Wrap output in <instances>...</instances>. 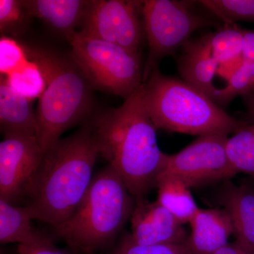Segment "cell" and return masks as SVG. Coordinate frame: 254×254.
<instances>
[{"label": "cell", "mask_w": 254, "mask_h": 254, "mask_svg": "<svg viewBox=\"0 0 254 254\" xmlns=\"http://www.w3.org/2000/svg\"><path fill=\"white\" fill-rule=\"evenodd\" d=\"M4 77L14 91L31 101L36 98L39 99L46 89V81L41 68L30 59Z\"/></svg>", "instance_id": "22"}, {"label": "cell", "mask_w": 254, "mask_h": 254, "mask_svg": "<svg viewBox=\"0 0 254 254\" xmlns=\"http://www.w3.org/2000/svg\"><path fill=\"white\" fill-rule=\"evenodd\" d=\"M135 205L121 177L108 165L95 174L74 213L53 229L75 254H93L121 232Z\"/></svg>", "instance_id": "4"}, {"label": "cell", "mask_w": 254, "mask_h": 254, "mask_svg": "<svg viewBox=\"0 0 254 254\" xmlns=\"http://www.w3.org/2000/svg\"><path fill=\"white\" fill-rule=\"evenodd\" d=\"M32 17L39 18L67 39L81 26L91 1L23 0Z\"/></svg>", "instance_id": "16"}, {"label": "cell", "mask_w": 254, "mask_h": 254, "mask_svg": "<svg viewBox=\"0 0 254 254\" xmlns=\"http://www.w3.org/2000/svg\"><path fill=\"white\" fill-rule=\"evenodd\" d=\"M109 254H193L187 244L144 246L134 243L129 234L124 235L111 253Z\"/></svg>", "instance_id": "25"}, {"label": "cell", "mask_w": 254, "mask_h": 254, "mask_svg": "<svg viewBox=\"0 0 254 254\" xmlns=\"http://www.w3.org/2000/svg\"><path fill=\"white\" fill-rule=\"evenodd\" d=\"M245 101L247 105V117L254 121V94L246 97Z\"/></svg>", "instance_id": "30"}, {"label": "cell", "mask_w": 254, "mask_h": 254, "mask_svg": "<svg viewBox=\"0 0 254 254\" xmlns=\"http://www.w3.org/2000/svg\"><path fill=\"white\" fill-rule=\"evenodd\" d=\"M32 18L23 0H0V31L3 36H21Z\"/></svg>", "instance_id": "24"}, {"label": "cell", "mask_w": 254, "mask_h": 254, "mask_svg": "<svg viewBox=\"0 0 254 254\" xmlns=\"http://www.w3.org/2000/svg\"><path fill=\"white\" fill-rule=\"evenodd\" d=\"M71 60L92 88L126 100L143 84L141 55L76 31L67 38Z\"/></svg>", "instance_id": "6"}, {"label": "cell", "mask_w": 254, "mask_h": 254, "mask_svg": "<svg viewBox=\"0 0 254 254\" xmlns=\"http://www.w3.org/2000/svg\"><path fill=\"white\" fill-rule=\"evenodd\" d=\"M142 1L92 0L81 24V33L141 55L145 36Z\"/></svg>", "instance_id": "9"}, {"label": "cell", "mask_w": 254, "mask_h": 254, "mask_svg": "<svg viewBox=\"0 0 254 254\" xmlns=\"http://www.w3.org/2000/svg\"><path fill=\"white\" fill-rule=\"evenodd\" d=\"M187 245L193 254H213L228 245L234 235L233 222L225 209H198L190 222Z\"/></svg>", "instance_id": "13"}, {"label": "cell", "mask_w": 254, "mask_h": 254, "mask_svg": "<svg viewBox=\"0 0 254 254\" xmlns=\"http://www.w3.org/2000/svg\"><path fill=\"white\" fill-rule=\"evenodd\" d=\"M228 138L218 134L198 136L179 153L166 154L160 174L178 177L190 189L229 181L238 173L227 155Z\"/></svg>", "instance_id": "8"}, {"label": "cell", "mask_w": 254, "mask_h": 254, "mask_svg": "<svg viewBox=\"0 0 254 254\" xmlns=\"http://www.w3.org/2000/svg\"><path fill=\"white\" fill-rule=\"evenodd\" d=\"M226 150L237 173L254 177V121L228 138Z\"/></svg>", "instance_id": "20"}, {"label": "cell", "mask_w": 254, "mask_h": 254, "mask_svg": "<svg viewBox=\"0 0 254 254\" xmlns=\"http://www.w3.org/2000/svg\"><path fill=\"white\" fill-rule=\"evenodd\" d=\"M44 155L36 137L4 136L0 143V199L14 204L29 194Z\"/></svg>", "instance_id": "10"}, {"label": "cell", "mask_w": 254, "mask_h": 254, "mask_svg": "<svg viewBox=\"0 0 254 254\" xmlns=\"http://www.w3.org/2000/svg\"><path fill=\"white\" fill-rule=\"evenodd\" d=\"M190 3L175 0L142 1V20L149 48L143 67V83L158 68L164 58L175 55L190 41L193 32L216 24L195 12Z\"/></svg>", "instance_id": "7"}, {"label": "cell", "mask_w": 254, "mask_h": 254, "mask_svg": "<svg viewBox=\"0 0 254 254\" xmlns=\"http://www.w3.org/2000/svg\"><path fill=\"white\" fill-rule=\"evenodd\" d=\"M213 254H252L245 252L234 244H228L222 248L215 252Z\"/></svg>", "instance_id": "29"}, {"label": "cell", "mask_w": 254, "mask_h": 254, "mask_svg": "<svg viewBox=\"0 0 254 254\" xmlns=\"http://www.w3.org/2000/svg\"><path fill=\"white\" fill-rule=\"evenodd\" d=\"M200 5L216 15L225 25L254 22V0H203Z\"/></svg>", "instance_id": "23"}, {"label": "cell", "mask_w": 254, "mask_h": 254, "mask_svg": "<svg viewBox=\"0 0 254 254\" xmlns=\"http://www.w3.org/2000/svg\"><path fill=\"white\" fill-rule=\"evenodd\" d=\"M31 100L9 86L6 77L0 78V128L4 136L21 135L38 138L39 127Z\"/></svg>", "instance_id": "15"}, {"label": "cell", "mask_w": 254, "mask_h": 254, "mask_svg": "<svg viewBox=\"0 0 254 254\" xmlns=\"http://www.w3.org/2000/svg\"><path fill=\"white\" fill-rule=\"evenodd\" d=\"M242 60L245 61L254 62V31L245 30Z\"/></svg>", "instance_id": "28"}, {"label": "cell", "mask_w": 254, "mask_h": 254, "mask_svg": "<svg viewBox=\"0 0 254 254\" xmlns=\"http://www.w3.org/2000/svg\"><path fill=\"white\" fill-rule=\"evenodd\" d=\"M155 187L158 190L157 201L183 225L190 223L199 209L190 187L178 177L165 173L159 174Z\"/></svg>", "instance_id": "17"}, {"label": "cell", "mask_w": 254, "mask_h": 254, "mask_svg": "<svg viewBox=\"0 0 254 254\" xmlns=\"http://www.w3.org/2000/svg\"><path fill=\"white\" fill-rule=\"evenodd\" d=\"M28 207L16 206L0 199V243H26L33 238L36 229L32 226Z\"/></svg>", "instance_id": "18"}, {"label": "cell", "mask_w": 254, "mask_h": 254, "mask_svg": "<svg viewBox=\"0 0 254 254\" xmlns=\"http://www.w3.org/2000/svg\"><path fill=\"white\" fill-rule=\"evenodd\" d=\"M177 62L182 79L213 100L218 88L214 78L218 71V62L214 58L204 36L187 42Z\"/></svg>", "instance_id": "14"}, {"label": "cell", "mask_w": 254, "mask_h": 254, "mask_svg": "<svg viewBox=\"0 0 254 254\" xmlns=\"http://www.w3.org/2000/svg\"><path fill=\"white\" fill-rule=\"evenodd\" d=\"M100 155L120 175L136 201L155 188L166 154L143 98V84L121 106L100 114L91 123Z\"/></svg>", "instance_id": "1"}, {"label": "cell", "mask_w": 254, "mask_h": 254, "mask_svg": "<svg viewBox=\"0 0 254 254\" xmlns=\"http://www.w3.org/2000/svg\"><path fill=\"white\" fill-rule=\"evenodd\" d=\"M18 254H76L58 248L49 237L36 230L34 236L26 243L18 245Z\"/></svg>", "instance_id": "27"}, {"label": "cell", "mask_w": 254, "mask_h": 254, "mask_svg": "<svg viewBox=\"0 0 254 254\" xmlns=\"http://www.w3.org/2000/svg\"><path fill=\"white\" fill-rule=\"evenodd\" d=\"M25 49L28 59L41 68L46 83L36 111L38 141L45 154L64 131L88 116L93 103L92 86L72 60L40 48Z\"/></svg>", "instance_id": "5"}, {"label": "cell", "mask_w": 254, "mask_h": 254, "mask_svg": "<svg viewBox=\"0 0 254 254\" xmlns=\"http://www.w3.org/2000/svg\"><path fill=\"white\" fill-rule=\"evenodd\" d=\"M25 47L14 38L1 36L0 39V72L1 76H9L28 61Z\"/></svg>", "instance_id": "26"}, {"label": "cell", "mask_w": 254, "mask_h": 254, "mask_svg": "<svg viewBox=\"0 0 254 254\" xmlns=\"http://www.w3.org/2000/svg\"><path fill=\"white\" fill-rule=\"evenodd\" d=\"M254 94V62L242 60L238 68L227 80V84L218 88L213 101L219 106H227L238 96L244 98Z\"/></svg>", "instance_id": "21"}, {"label": "cell", "mask_w": 254, "mask_h": 254, "mask_svg": "<svg viewBox=\"0 0 254 254\" xmlns=\"http://www.w3.org/2000/svg\"><path fill=\"white\" fill-rule=\"evenodd\" d=\"M143 98L157 129L194 136H228L248 123L229 115L211 98L180 78L154 70L143 83Z\"/></svg>", "instance_id": "3"}, {"label": "cell", "mask_w": 254, "mask_h": 254, "mask_svg": "<svg viewBox=\"0 0 254 254\" xmlns=\"http://www.w3.org/2000/svg\"><path fill=\"white\" fill-rule=\"evenodd\" d=\"M130 238L140 245L186 244L189 236L183 224L157 200H137L131 219Z\"/></svg>", "instance_id": "11"}, {"label": "cell", "mask_w": 254, "mask_h": 254, "mask_svg": "<svg viewBox=\"0 0 254 254\" xmlns=\"http://www.w3.org/2000/svg\"><path fill=\"white\" fill-rule=\"evenodd\" d=\"M245 30L236 24L225 25L218 31L204 36L214 58L220 66L242 61Z\"/></svg>", "instance_id": "19"}, {"label": "cell", "mask_w": 254, "mask_h": 254, "mask_svg": "<svg viewBox=\"0 0 254 254\" xmlns=\"http://www.w3.org/2000/svg\"><path fill=\"white\" fill-rule=\"evenodd\" d=\"M218 202L231 217L236 237L235 245L254 254V188L224 182Z\"/></svg>", "instance_id": "12"}, {"label": "cell", "mask_w": 254, "mask_h": 254, "mask_svg": "<svg viewBox=\"0 0 254 254\" xmlns=\"http://www.w3.org/2000/svg\"><path fill=\"white\" fill-rule=\"evenodd\" d=\"M100 146L91 123L47 150L26 205L33 220L59 225L68 220L93 181Z\"/></svg>", "instance_id": "2"}]
</instances>
